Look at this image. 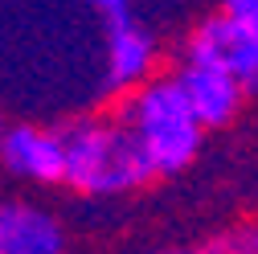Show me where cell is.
<instances>
[{"mask_svg": "<svg viewBox=\"0 0 258 254\" xmlns=\"http://www.w3.org/2000/svg\"><path fill=\"white\" fill-rule=\"evenodd\" d=\"M221 250L225 254H258V221L238 226L230 238H221Z\"/></svg>", "mask_w": 258, "mask_h": 254, "instance_id": "obj_8", "label": "cell"}, {"mask_svg": "<svg viewBox=\"0 0 258 254\" xmlns=\"http://www.w3.org/2000/svg\"><path fill=\"white\" fill-rule=\"evenodd\" d=\"M119 115L144 144L156 176H172L184 164H192V156L201 152V140L209 132L201 115L192 111L176 74H156L144 86L119 94Z\"/></svg>", "mask_w": 258, "mask_h": 254, "instance_id": "obj_2", "label": "cell"}, {"mask_svg": "<svg viewBox=\"0 0 258 254\" xmlns=\"http://www.w3.org/2000/svg\"><path fill=\"white\" fill-rule=\"evenodd\" d=\"M221 9H230V13L246 17V21L258 29V0H221Z\"/></svg>", "mask_w": 258, "mask_h": 254, "instance_id": "obj_10", "label": "cell"}, {"mask_svg": "<svg viewBox=\"0 0 258 254\" xmlns=\"http://www.w3.org/2000/svg\"><path fill=\"white\" fill-rule=\"evenodd\" d=\"M172 74L184 86L192 111L201 115V123L209 132H221L225 123H234V115L246 103V90H250L238 74H230L225 66H217L209 57H197V53H180Z\"/></svg>", "mask_w": 258, "mask_h": 254, "instance_id": "obj_5", "label": "cell"}, {"mask_svg": "<svg viewBox=\"0 0 258 254\" xmlns=\"http://www.w3.org/2000/svg\"><path fill=\"white\" fill-rule=\"evenodd\" d=\"M140 254H225V250L221 242H213V246H176V250H140Z\"/></svg>", "mask_w": 258, "mask_h": 254, "instance_id": "obj_11", "label": "cell"}, {"mask_svg": "<svg viewBox=\"0 0 258 254\" xmlns=\"http://www.w3.org/2000/svg\"><path fill=\"white\" fill-rule=\"evenodd\" d=\"M160 66V41L156 33L132 17H107V37H103V86L111 94H127L144 86L148 78H156Z\"/></svg>", "mask_w": 258, "mask_h": 254, "instance_id": "obj_4", "label": "cell"}, {"mask_svg": "<svg viewBox=\"0 0 258 254\" xmlns=\"http://www.w3.org/2000/svg\"><path fill=\"white\" fill-rule=\"evenodd\" d=\"M61 136H66V184L82 197H123L156 176L144 144L119 111L82 115L61 127Z\"/></svg>", "mask_w": 258, "mask_h": 254, "instance_id": "obj_1", "label": "cell"}, {"mask_svg": "<svg viewBox=\"0 0 258 254\" xmlns=\"http://www.w3.org/2000/svg\"><path fill=\"white\" fill-rule=\"evenodd\" d=\"M184 53H197L209 57L217 66H225L230 74H238L250 90H258V29L230 13V9H217L213 17L197 21V29L188 33Z\"/></svg>", "mask_w": 258, "mask_h": 254, "instance_id": "obj_3", "label": "cell"}, {"mask_svg": "<svg viewBox=\"0 0 258 254\" xmlns=\"http://www.w3.org/2000/svg\"><path fill=\"white\" fill-rule=\"evenodd\" d=\"M82 5H86L90 13H99V17H123L132 0H82Z\"/></svg>", "mask_w": 258, "mask_h": 254, "instance_id": "obj_9", "label": "cell"}, {"mask_svg": "<svg viewBox=\"0 0 258 254\" xmlns=\"http://www.w3.org/2000/svg\"><path fill=\"white\" fill-rule=\"evenodd\" d=\"M5 172L25 184H66V136L61 127L41 123H13L0 140Z\"/></svg>", "mask_w": 258, "mask_h": 254, "instance_id": "obj_6", "label": "cell"}, {"mask_svg": "<svg viewBox=\"0 0 258 254\" xmlns=\"http://www.w3.org/2000/svg\"><path fill=\"white\" fill-rule=\"evenodd\" d=\"M0 254H66V226L37 201H5Z\"/></svg>", "mask_w": 258, "mask_h": 254, "instance_id": "obj_7", "label": "cell"}]
</instances>
